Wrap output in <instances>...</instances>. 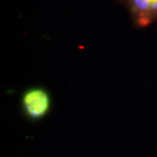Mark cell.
<instances>
[{"mask_svg": "<svg viewBox=\"0 0 157 157\" xmlns=\"http://www.w3.org/2000/svg\"><path fill=\"white\" fill-rule=\"evenodd\" d=\"M22 107L25 116L29 119H42L50 110V95L47 91L40 87L28 89L22 97Z\"/></svg>", "mask_w": 157, "mask_h": 157, "instance_id": "obj_1", "label": "cell"}, {"mask_svg": "<svg viewBox=\"0 0 157 157\" xmlns=\"http://www.w3.org/2000/svg\"><path fill=\"white\" fill-rule=\"evenodd\" d=\"M132 20L138 27L157 22V0H123Z\"/></svg>", "mask_w": 157, "mask_h": 157, "instance_id": "obj_2", "label": "cell"}]
</instances>
